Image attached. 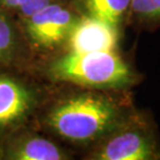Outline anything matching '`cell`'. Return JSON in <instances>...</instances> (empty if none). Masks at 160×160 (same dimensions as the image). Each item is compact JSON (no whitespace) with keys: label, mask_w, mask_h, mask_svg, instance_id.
<instances>
[{"label":"cell","mask_w":160,"mask_h":160,"mask_svg":"<svg viewBox=\"0 0 160 160\" xmlns=\"http://www.w3.org/2000/svg\"><path fill=\"white\" fill-rule=\"evenodd\" d=\"M135 108L132 91L51 83L33 123L80 155L120 126Z\"/></svg>","instance_id":"obj_1"},{"label":"cell","mask_w":160,"mask_h":160,"mask_svg":"<svg viewBox=\"0 0 160 160\" xmlns=\"http://www.w3.org/2000/svg\"><path fill=\"white\" fill-rule=\"evenodd\" d=\"M33 72L50 83L98 89L132 91L143 76L122 50H66L33 63Z\"/></svg>","instance_id":"obj_2"},{"label":"cell","mask_w":160,"mask_h":160,"mask_svg":"<svg viewBox=\"0 0 160 160\" xmlns=\"http://www.w3.org/2000/svg\"><path fill=\"white\" fill-rule=\"evenodd\" d=\"M84 160H160V132L148 110L135 108L104 138L81 153Z\"/></svg>","instance_id":"obj_3"},{"label":"cell","mask_w":160,"mask_h":160,"mask_svg":"<svg viewBox=\"0 0 160 160\" xmlns=\"http://www.w3.org/2000/svg\"><path fill=\"white\" fill-rule=\"evenodd\" d=\"M50 86L32 69L0 67V137L33 123Z\"/></svg>","instance_id":"obj_4"},{"label":"cell","mask_w":160,"mask_h":160,"mask_svg":"<svg viewBox=\"0 0 160 160\" xmlns=\"http://www.w3.org/2000/svg\"><path fill=\"white\" fill-rule=\"evenodd\" d=\"M81 18L70 0H56L29 17L17 19L34 62L66 51Z\"/></svg>","instance_id":"obj_5"},{"label":"cell","mask_w":160,"mask_h":160,"mask_svg":"<svg viewBox=\"0 0 160 160\" xmlns=\"http://www.w3.org/2000/svg\"><path fill=\"white\" fill-rule=\"evenodd\" d=\"M76 155L34 123L0 137V160H71Z\"/></svg>","instance_id":"obj_6"},{"label":"cell","mask_w":160,"mask_h":160,"mask_svg":"<svg viewBox=\"0 0 160 160\" xmlns=\"http://www.w3.org/2000/svg\"><path fill=\"white\" fill-rule=\"evenodd\" d=\"M125 34L96 19L83 17L75 28L67 50H120Z\"/></svg>","instance_id":"obj_7"},{"label":"cell","mask_w":160,"mask_h":160,"mask_svg":"<svg viewBox=\"0 0 160 160\" xmlns=\"http://www.w3.org/2000/svg\"><path fill=\"white\" fill-rule=\"evenodd\" d=\"M33 55L17 19L0 9V67L32 69Z\"/></svg>","instance_id":"obj_8"},{"label":"cell","mask_w":160,"mask_h":160,"mask_svg":"<svg viewBox=\"0 0 160 160\" xmlns=\"http://www.w3.org/2000/svg\"><path fill=\"white\" fill-rule=\"evenodd\" d=\"M70 2L83 17L102 21L125 34L131 0H70Z\"/></svg>","instance_id":"obj_9"},{"label":"cell","mask_w":160,"mask_h":160,"mask_svg":"<svg viewBox=\"0 0 160 160\" xmlns=\"http://www.w3.org/2000/svg\"><path fill=\"white\" fill-rule=\"evenodd\" d=\"M128 26L139 31L160 28V0H131Z\"/></svg>","instance_id":"obj_10"},{"label":"cell","mask_w":160,"mask_h":160,"mask_svg":"<svg viewBox=\"0 0 160 160\" xmlns=\"http://www.w3.org/2000/svg\"><path fill=\"white\" fill-rule=\"evenodd\" d=\"M56 0H0V9L16 19L27 18Z\"/></svg>","instance_id":"obj_11"}]
</instances>
